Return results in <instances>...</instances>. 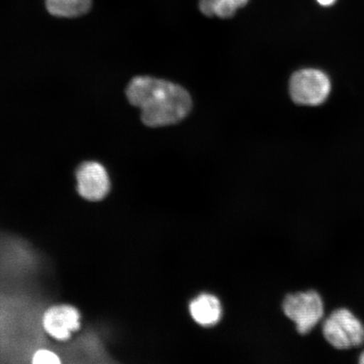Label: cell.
Returning <instances> with one entry per match:
<instances>
[{
    "label": "cell",
    "mask_w": 364,
    "mask_h": 364,
    "mask_svg": "<svg viewBox=\"0 0 364 364\" xmlns=\"http://www.w3.org/2000/svg\"><path fill=\"white\" fill-rule=\"evenodd\" d=\"M129 102L140 108L141 118L148 127L175 124L184 119L192 108L188 91L166 80L138 76L127 88Z\"/></svg>",
    "instance_id": "obj_1"
},
{
    "label": "cell",
    "mask_w": 364,
    "mask_h": 364,
    "mask_svg": "<svg viewBox=\"0 0 364 364\" xmlns=\"http://www.w3.org/2000/svg\"><path fill=\"white\" fill-rule=\"evenodd\" d=\"M322 333L336 349L348 350L364 343V324L348 309L340 308L325 318Z\"/></svg>",
    "instance_id": "obj_2"
},
{
    "label": "cell",
    "mask_w": 364,
    "mask_h": 364,
    "mask_svg": "<svg viewBox=\"0 0 364 364\" xmlns=\"http://www.w3.org/2000/svg\"><path fill=\"white\" fill-rule=\"evenodd\" d=\"M285 315L294 322L299 333H309L325 314L324 302L315 290L287 296L284 302Z\"/></svg>",
    "instance_id": "obj_3"
},
{
    "label": "cell",
    "mask_w": 364,
    "mask_h": 364,
    "mask_svg": "<svg viewBox=\"0 0 364 364\" xmlns=\"http://www.w3.org/2000/svg\"><path fill=\"white\" fill-rule=\"evenodd\" d=\"M330 91L328 77L312 68L296 72L290 80L291 97L297 104L317 106L326 101Z\"/></svg>",
    "instance_id": "obj_4"
},
{
    "label": "cell",
    "mask_w": 364,
    "mask_h": 364,
    "mask_svg": "<svg viewBox=\"0 0 364 364\" xmlns=\"http://www.w3.org/2000/svg\"><path fill=\"white\" fill-rule=\"evenodd\" d=\"M77 190L89 201H100L110 190V180L105 167L98 162L89 161L80 165L76 171Z\"/></svg>",
    "instance_id": "obj_5"
},
{
    "label": "cell",
    "mask_w": 364,
    "mask_h": 364,
    "mask_svg": "<svg viewBox=\"0 0 364 364\" xmlns=\"http://www.w3.org/2000/svg\"><path fill=\"white\" fill-rule=\"evenodd\" d=\"M80 316L75 307L62 304L49 308L45 312L43 324L46 331L59 341L70 338L73 332L80 329Z\"/></svg>",
    "instance_id": "obj_6"
},
{
    "label": "cell",
    "mask_w": 364,
    "mask_h": 364,
    "mask_svg": "<svg viewBox=\"0 0 364 364\" xmlns=\"http://www.w3.org/2000/svg\"><path fill=\"white\" fill-rule=\"evenodd\" d=\"M189 309L193 320L203 326H215L222 317L220 301L212 294L198 296L191 302Z\"/></svg>",
    "instance_id": "obj_7"
},
{
    "label": "cell",
    "mask_w": 364,
    "mask_h": 364,
    "mask_svg": "<svg viewBox=\"0 0 364 364\" xmlns=\"http://www.w3.org/2000/svg\"><path fill=\"white\" fill-rule=\"evenodd\" d=\"M46 6L54 16L73 18L87 13L91 7V0H46Z\"/></svg>",
    "instance_id": "obj_8"
},
{
    "label": "cell",
    "mask_w": 364,
    "mask_h": 364,
    "mask_svg": "<svg viewBox=\"0 0 364 364\" xmlns=\"http://www.w3.org/2000/svg\"><path fill=\"white\" fill-rule=\"evenodd\" d=\"M239 7L233 0H220L215 9V16L220 18H230L235 16Z\"/></svg>",
    "instance_id": "obj_9"
},
{
    "label": "cell",
    "mask_w": 364,
    "mask_h": 364,
    "mask_svg": "<svg viewBox=\"0 0 364 364\" xmlns=\"http://www.w3.org/2000/svg\"><path fill=\"white\" fill-rule=\"evenodd\" d=\"M33 363L36 364H56L60 363V358L55 353L47 349H41L34 354Z\"/></svg>",
    "instance_id": "obj_10"
},
{
    "label": "cell",
    "mask_w": 364,
    "mask_h": 364,
    "mask_svg": "<svg viewBox=\"0 0 364 364\" xmlns=\"http://www.w3.org/2000/svg\"><path fill=\"white\" fill-rule=\"evenodd\" d=\"M220 0H200L199 8L204 15L215 16V9Z\"/></svg>",
    "instance_id": "obj_11"
},
{
    "label": "cell",
    "mask_w": 364,
    "mask_h": 364,
    "mask_svg": "<svg viewBox=\"0 0 364 364\" xmlns=\"http://www.w3.org/2000/svg\"><path fill=\"white\" fill-rule=\"evenodd\" d=\"M317 1L323 6H330L336 2V0H317Z\"/></svg>",
    "instance_id": "obj_12"
},
{
    "label": "cell",
    "mask_w": 364,
    "mask_h": 364,
    "mask_svg": "<svg viewBox=\"0 0 364 364\" xmlns=\"http://www.w3.org/2000/svg\"><path fill=\"white\" fill-rule=\"evenodd\" d=\"M233 1L237 4L239 8H242L248 3L249 0H233Z\"/></svg>",
    "instance_id": "obj_13"
},
{
    "label": "cell",
    "mask_w": 364,
    "mask_h": 364,
    "mask_svg": "<svg viewBox=\"0 0 364 364\" xmlns=\"http://www.w3.org/2000/svg\"><path fill=\"white\" fill-rule=\"evenodd\" d=\"M359 363H362V364H364V350L360 354V356H359V360H358Z\"/></svg>",
    "instance_id": "obj_14"
}]
</instances>
